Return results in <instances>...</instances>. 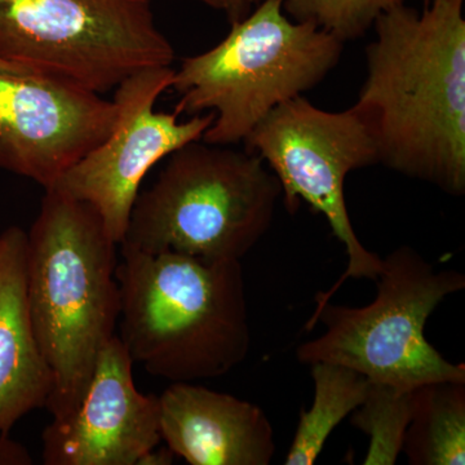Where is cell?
<instances>
[{"label": "cell", "instance_id": "cell-1", "mask_svg": "<svg viewBox=\"0 0 465 465\" xmlns=\"http://www.w3.org/2000/svg\"><path fill=\"white\" fill-rule=\"evenodd\" d=\"M464 0L406 5L375 21L351 112L378 163L454 197L465 193Z\"/></svg>", "mask_w": 465, "mask_h": 465}, {"label": "cell", "instance_id": "cell-2", "mask_svg": "<svg viewBox=\"0 0 465 465\" xmlns=\"http://www.w3.org/2000/svg\"><path fill=\"white\" fill-rule=\"evenodd\" d=\"M122 342L134 363L173 382L224 376L251 345L241 260L121 249Z\"/></svg>", "mask_w": 465, "mask_h": 465}, {"label": "cell", "instance_id": "cell-3", "mask_svg": "<svg viewBox=\"0 0 465 465\" xmlns=\"http://www.w3.org/2000/svg\"><path fill=\"white\" fill-rule=\"evenodd\" d=\"M116 246L88 203L47 189L27 232L26 295L34 332L54 375V420L78 406L121 314Z\"/></svg>", "mask_w": 465, "mask_h": 465}, {"label": "cell", "instance_id": "cell-4", "mask_svg": "<svg viewBox=\"0 0 465 465\" xmlns=\"http://www.w3.org/2000/svg\"><path fill=\"white\" fill-rule=\"evenodd\" d=\"M213 48L183 58L171 88L174 114L213 113L204 143H244L272 110L322 84L338 66L344 43L309 23H296L283 0H262Z\"/></svg>", "mask_w": 465, "mask_h": 465}, {"label": "cell", "instance_id": "cell-5", "mask_svg": "<svg viewBox=\"0 0 465 465\" xmlns=\"http://www.w3.org/2000/svg\"><path fill=\"white\" fill-rule=\"evenodd\" d=\"M166 159L154 183L137 195L121 249L244 258L268 232L282 197L264 161L203 140Z\"/></svg>", "mask_w": 465, "mask_h": 465}, {"label": "cell", "instance_id": "cell-6", "mask_svg": "<svg viewBox=\"0 0 465 465\" xmlns=\"http://www.w3.org/2000/svg\"><path fill=\"white\" fill-rule=\"evenodd\" d=\"M374 302L353 308L331 304L313 312L304 329L326 331L302 342L296 357L305 365L349 367L370 381L411 391L434 381L465 382V365L449 362L425 338V326L448 296L465 289V275L437 271L409 246L381 259Z\"/></svg>", "mask_w": 465, "mask_h": 465}, {"label": "cell", "instance_id": "cell-7", "mask_svg": "<svg viewBox=\"0 0 465 465\" xmlns=\"http://www.w3.org/2000/svg\"><path fill=\"white\" fill-rule=\"evenodd\" d=\"M0 60L104 94L174 50L150 0H0Z\"/></svg>", "mask_w": 465, "mask_h": 465}, {"label": "cell", "instance_id": "cell-8", "mask_svg": "<svg viewBox=\"0 0 465 465\" xmlns=\"http://www.w3.org/2000/svg\"><path fill=\"white\" fill-rule=\"evenodd\" d=\"M243 143L273 173L289 213H296L302 202L308 203L326 217L347 252V269L329 290L317 293L314 311L329 302L349 278L375 281L381 258L357 237L344 192L348 174L378 164V154L351 109L329 112L299 96L272 110Z\"/></svg>", "mask_w": 465, "mask_h": 465}, {"label": "cell", "instance_id": "cell-9", "mask_svg": "<svg viewBox=\"0 0 465 465\" xmlns=\"http://www.w3.org/2000/svg\"><path fill=\"white\" fill-rule=\"evenodd\" d=\"M173 74V66L152 67L122 82L112 99V131L51 188L90 204L118 246L149 171L186 143L202 140L213 122V113L179 121L174 113L155 110Z\"/></svg>", "mask_w": 465, "mask_h": 465}, {"label": "cell", "instance_id": "cell-10", "mask_svg": "<svg viewBox=\"0 0 465 465\" xmlns=\"http://www.w3.org/2000/svg\"><path fill=\"white\" fill-rule=\"evenodd\" d=\"M113 100L36 75L0 73V168L54 188L114 125Z\"/></svg>", "mask_w": 465, "mask_h": 465}, {"label": "cell", "instance_id": "cell-11", "mask_svg": "<svg viewBox=\"0 0 465 465\" xmlns=\"http://www.w3.org/2000/svg\"><path fill=\"white\" fill-rule=\"evenodd\" d=\"M133 366L121 338L113 336L78 406L43 430V463L139 465L161 446L159 397L137 391Z\"/></svg>", "mask_w": 465, "mask_h": 465}, {"label": "cell", "instance_id": "cell-12", "mask_svg": "<svg viewBox=\"0 0 465 465\" xmlns=\"http://www.w3.org/2000/svg\"><path fill=\"white\" fill-rule=\"evenodd\" d=\"M162 440L191 465H268L274 428L262 407L192 382L159 396Z\"/></svg>", "mask_w": 465, "mask_h": 465}, {"label": "cell", "instance_id": "cell-13", "mask_svg": "<svg viewBox=\"0 0 465 465\" xmlns=\"http://www.w3.org/2000/svg\"><path fill=\"white\" fill-rule=\"evenodd\" d=\"M27 232H0V436L47 407L54 375L30 320L26 295Z\"/></svg>", "mask_w": 465, "mask_h": 465}, {"label": "cell", "instance_id": "cell-14", "mask_svg": "<svg viewBox=\"0 0 465 465\" xmlns=\"http://www.w3.org/2000/svg\"><path fill=\"white\" fill-rule=\"evenodd\" d=\"M402 452L412 465L465 464V382L415 388Z\"/></svg>", "mask_w": 465, "mask_h": 465}, {"label": "cell", "instance_id": "cell-15", "mask_svg": "<svg viewBox=\"0 0 465 465\" xmlns=\"http://www.w3.org/2000/svg\"><path fill=\"white\" fill-rule=\"evenodd\" d=\"M311 367L313 402L300 412L286 465L316 463L330 434L361 406L369 388V379L349 367L330 362H316Z\"/></svg>", "mask_w": 465, "mask_h": 465}, {"label": "cell", "instance_id": "cell-16", "mask_svg": "<svg viewBox=\"0 0 465 465\" xmlns=\"http://www.w3.org/2000/svg\"><path fill=\"white\" fill-rule=\"evenodd\" d=\"M414 409V390L370 381L365 400L351 412V424L369 436L363 465H393L403 450Z\"/></svg>", "mask_w": 465, "mask_h": 465}, {"label": "cell", "instance_id": "cell-17", "mask_svg": "<svg viewBox=\"0 0 465 465\" xmlns=\"http://www.w3.org/2000/svg\"><path fill=\"white\" fill-rule=\"evenodd\" d=\"M403 5L405 0H283V11L345 43L362 38L379 16Z\"/></svg>", "mask_w": 465, "mask_h": 465}, {"label": "cell", "instance_id": "cell-18", "mask_svg": "<svg viewBox=\"0 0 465 465\" xmlns=\"http://www.w3.org/2000/svg\"><path fill=\"white\" fill-rule=\"evenodd\" d=\"M33 460L29 452L20 443L0 436V465H29Z\"/></svg>", "mask_w": 465, "mask_h": 465}, {"label": "cell", "instance_id": "cell-19", "mask_svg": "<svg viewBox=\"0 0 465 465\" xmlns=\"http://www.w3.org/2000/svg\"><path fill=\"white\" fill-rule=\"evenodd\" d=\"M262 0H220L222 9L224 12L229 24L238 23L247 16Z\"/></svg>", "mask_w": 465, "mask_h": 465}, {"label": "cell", "instance_id": "cell-20", "mask_svg": "<svg viewBox=\"0 0 465 465\" xmlns=\"http://www.w3.org/2000/svg\"><path fill=\"white\" fill-rule=\"evenodd\" d=\"M174 454L167 448H155L140 460L139 465H170L173 463Z\"/></svg>", "mask_w": 465, "mask_h": 465}, {"label": "cell", "instance_id": "cell-21", "mask_svg": "<svg viewBox=\"0 0 465 465\" xmlns=\"http://www.w3.org/2000/svg\"><path fill=\"white\" fill-rule=\"evenodd\" d=\"M0 73H9V74L33 75L29 74V73H26L25 70L18 69V67L11 65V64H7L3 60H0Z\"/></svg>", "mask_w": 465, "mask_h": 465}, {"label": "cell", "instance_id": "cell-22", "mask_svg": "<svg viewBox=\"0 0 465 465\" xmlns=\"http://www.w3.org/2000/svg\"><path fill=\"white\" fill-rule=\"evenodd\" d=\"M194 2L202 3V5H207V7L213 9H222V3L220 0H194Z\"/></svg>", "mask_w": 465, "mask_h": 465}, {"label": "cell", "instance_id": "cell-23", "mask_svg": "<svg viewBox=\"0 0 465 465\" xmlns=\"http://www.w3.org/2000/svg\"><path fill=\"white\" fill-rule=\"evenodd\" d=\"M430 0H423L424 5H430Z\"/></svg>", "mask_w": 465, "mask_h": 465}]
</instances>
